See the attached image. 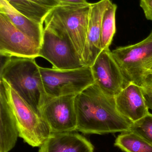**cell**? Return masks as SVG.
<instances>
[{"instance_id":"obj_1","label":"cell","mask_w":152,"mask_h":152,"mask_svg":"<svg viewBox=\"0 0 152 152\" xmlns=\"http://www.w3.org/2000/svg\"><path fill=\"white\" fill-rule=\"evenodd\" d=\"M77 131L102 135L129 131L133 122L120 113L115 96L108 95L95 83L76 96Z\"/></svg>"},{"instance_id":"obj_2","label":"cell","mask_w":152,"mask_h":152,"mask_svg":"<svg viewBox=\"0 0 152 152\" xmlns=\"http://www.w3.org/2000/svg\"><path fill=\"white\" fill-rule=\"evenodd\" d=\"M8 58L1 68V79L41 116V108L49 97L45 91L40 66L34 58Z\"/></svg>"},{"instance_id":"obj_3","label":"cell","mask_w":152,"mask_h":152,"mask_svg":"<svg viewBox=\"0 0 152 152\" xmlns=\"http://www.w3.org/2000/svg\"><path fill=\"white\" fill-rule=\"evenodd\" d=\"M91 4H60L48 13L44 22V27L52 29L70 41L82 61Z\"/></svg>"},{"instance_id":"obj_4","label":"cell","mask_w":152,"mask_h":152,"mask_svg":"<svg viewBox=\"0 0 152 152\" xmlns=\"http://www.w3.org/2000/svg\"><path fill=\"white\" fill-rule=\"evenodd\" d=\"M0 92L5 96L16 119L19 137L32 147H40L51 134L48 124L2 79Z\"/></svg>"},{"instance_id":"obj_5","label":"cell","mask_w":152,"mask_h":152,"mask_svg":"<svg viewBox=\"0 0 152 152\" xmlns=\"http://www.w3.org/2000/svg\"><path fill=\"white\" fill-rule=\"evenodd\" d=\"M45 91L48 97L77 95L94 84L91 67L58 69L40 67Z\"/></svg>"},{"instance_id":"obj_6","label":"cell","mask_w":152,"mask_h":152,"mask_svg":"<svg viewBox=\"0 0 152 152\" xmlns=\"http://www.w3.org/2000/svg\"><path fill=\"white\" fill-rule=\"evenodd\" d=\"M112 53L127 84L131 82L142 87L144 75L152 63V31L142 42L118 47Z\"/></svg>"},{"instance_id":"obj_7","label":"cell","mask_w":152,"mask_h":152,"mask_svg":"<svg viewBox=\"0 0 152 152\" xmlns=\"http://www.w3.org/2000/svg\"><path fill=\"white\" fill-rule=\"evenodd\" d=\"M39 57L50 62L54 69H73L84 66L70 41L48 28H44Z\"/></svg>"},{"instance_id":"obj_8","label":"cell","mask_w":152,"mask_h":152,"mask_svg":"<svg viewBox=\"0 0 152 152\" xmlns=\"http://www.w3.org/2000/svg\"><path fill=\"white\" fill-rule=\"evenodd\" d=\"M76 96L49 97L41 108V117L48 124L51 134L77 131Z\"/></svg>"},{"instance_id":"obj_9","label":"cell","mask_w":152,"mask_h":152,"mask_svg":"<svg viewBox=\"0 0 152 152\" xmlns=\"http://www.w3.org/2000/svg\"><path fill=\"white\" fill-rule=\"evenodd\" d=\"M40 46L0 12V54L7 58L39 57Z\"/></svg>"},{"instance_id":"obj_10","label":"cell","mask_w":152,"mask_h":152,"mask_svg":"<svg viewBox=\"0 0 152 152\" xmlns=\"http://www.w3.org/2000/svg\"><path fill=\"white\" fill-rule=\"evenodd\" d=\"M91 67L95 83L108 95L116 96L127 85L109 48L103 50Z\"/></svg>"},{"instance_id":"obj_11","label":"cell","mask_w":152,"mask_h":152,"mask_svg":"<svg viewBox=\"0 0 152 152\" xmlns=\"http://www.w3.org/2000/svg\"><path fill=\"white\" fill-rule=\"evenodd\" d=\"M110 0H100L91 3L89 11L88 28L82 55L84 66L91 67L102 51L101 32L104 12L111 3Z\"/></svg>"},{"instance_id":"obj_12","label":"cell","mask_w":152,"mask_h":152,"mask_svg":"<svg viewBox=\"0 0 152 152\" xmlns=\"http://www.w3.org/2000/svg\"><path fill=\"white\" fill-rule=\"evenodd\" d=\"M115 97L120 113L133 123L150 113L143 88L134 83H129Z\"/></svg>"},{"instance_id":"obj_13","label":"cell","mask_w":152,"mask_h":152,"mask_svg":"<svg viewBox=\"0 0 152 152\" xmlns=\"http://www.w3.org/2000/svg\"><path fill=\"white\" fill-rule=\"evenodd\" d=\"M94 147L76 131L53 133L39 147L38 152H94Z\"/></svg>"},{"instance_id":"obj_14","label":"cell","mask_w":152,"mask_h":152,"mask_svg":"<svg viewBox=\"0 0 152 152\" xmlns=\"http://www.w3.org/2000/svg\"><path fill=\"white\" fill-rule=\"evenodd\" d=\"M19 131L15 117L0 92V152H9L16 145Z\"/></svg>"},{"instance_id":"obj_15","label":"cell","mask_w":152,"mask_h":152,"mask_svg":"<svg viewBox=\"0 0 152 152\" xmlns=\"http://www.w3.org/2000/svg\"><path fill=\"white\" fill-rule=\"evenodd\" d=\"M0 12L4 14L18 29L40 47L44 28L43 24L30 19L18 11L7 0H0Z\"/></svg>"},{"instance_id":"obj_16","label":"cell","mask_w":152,"mask_h":152,"mask_svg":"<svg viewBox=\"0 0 152 152\" xmlns=\"http://www.w3.org/2000/svg\"><path fill=\"white\" fill-rule=\"evenodd\" d=\"M18 11L43 25L48 13L59 4L56 0H7Z\"/></svg>"},{"instance_id":"obj_17","label":"cell","mask_w":152,"mask_h":152,"mask_svg":"<svg viewBox=\"0 0 152 152\" xmlns=\"http://www.w3.org/2000/svg\"><path fill=\"white\" fill-rule=\"evenodd\" d=\"M114 145L125 152H152V144L133 131L120 133Z\"/></svg>"},{"instance_id":"obj_18","label":"cell","mask_w":152,"mask_h":152,"mask_svg":"<svg viewBox=\"0 0 152 152\" xmlns=\"http://www.w3.org/2000/svg\"><path fill=\"white\" fill-rule=\"evenodd\" d=\"M117 10V5L111 2L104 14L101 32V45L102 50L109 48L116 33Z\"/></svg>"},{"instance_id":"obj_19","label":"cell","mask_w":152,"mask_h":152,"mask_svg":"<svg viewBox=\"0 0 152 152\" xmlns=\"http://www.w3.org/2000/svg\"><path fill=\"white\" fill-rule=\"evenodd\" d=\"M138 134L152 144V114L151 113L139 120L133 122L130 130Z\"/></svg>"},{"instance_id":"obj_20","label":"cell","mask_w":152,"mask_h":152,"mask_svg":"<svg viewBox=\"0 0 152 152\" xmlns=\"http://www.w3.org/2000/svg\"><path fill=\"white\" fill-rule=\"evenodd\" d=\"M140 6L147 19L152 21V0H140Z\"/></svg>"},{"instance_id":"obj_21","label":"cell","mask_w":152,"mask_h":152,"mask_svg":"<svg viewBox=\"0 0 152 152\" xmlns=\"http://www.w3.org/2000/svg\"><path fill=\"white\" fill-rule=\"evenodd\" d=\"M142 87L152 92V72H145L143 78Z\"/></svg>"},{"instance_id":"obj_22","label":"cell","mask_w":152,"mask_h":152,"mask_svg":"<svg viewBox=\"0 0 152 152\" xmlns=\"http://www.w3.org/2000/svg\"><path fill=\"white\" fill-rule=\"evenodd\" d=\"M143 89L144 95L145 97L147 106L149 110H152V92L145 89L143 88Z\"/></svg>"},{"instance_id":"obj_23","label":"cell","mask_w":152,"mask_h":152,"mask_svg":"<svg viewBox=\"0 0 152 152\" xmlns=\"http://www.w3.org/2000/svg\"><path fill=\"white\" fill-rule=\"evenodd\" d=\"M59 4H80L88 3L87 0H56Z\"/></svg>"},{"instance_id":"obj_24","label":"cell","mask_w":152,"mask_h":152,"mask_svg":"<svg viewBox=\"0 0 152 152\" xmlns=\"http://www.w3.org/2000/svg\"><path fill=\"white\" fill-rule=\"evenodd\" d=\"M146 71L152 72V63L150 66H149V68H148V69H147V71Z\"/></svg>"}]
</instances>
